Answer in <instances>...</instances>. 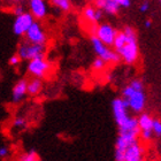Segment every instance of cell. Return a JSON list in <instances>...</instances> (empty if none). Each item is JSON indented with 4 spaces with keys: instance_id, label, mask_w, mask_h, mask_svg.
Masks as SVG:
<instances>
[{
    "instance_id": "cell-10",
    "label": "cell",
    "mask_w": 161,
    "mask_h": 161,
    "mask_svg": "<svg viewBox=\"0 0 161 161\" xmlns=\"http://www.w3.org/2000/svg\"><path fill=\"white\" fill-rule=\"evenodd\" d=\"M28 7L36 20H43L48 13L46 0H28Z\"/></svg>"
},
{
    "instance_id": "cell-21",
    "label": "cell",
    "mask_w": 161,
    "mask_h": 161,
    "mask_svg": "<svg viewBox=\"0 0 161 161\" xmlns=\"http://www.w3.org/2000/svg\"><path fill=\"white\" fill-rule=\"evenodd\" d=\"M20 160L21 161H37V160H39V159H38L37 153H36L34 150H31V151L25 152V153H23V154L21 155Z\"/></svg>"
},
{
    "instance_id": "cell-8",
    "label": "cell",
    "mask_w": 161,
    "mask_h": 161,
    "mask_svg": "<svg viewBox=\"0 0 161 161\" xmlns=\"http://www.w3.org/2000/svg\"><path fill=\"white\" fill-rule=\"evenodd\" d=\"M25 39L35 44H46L47 42V36L44 31L42 24L37 21H35L32 25L29 28V30L24 35Z\"/></svg>"
},
{
    "instance_id": "cell-12",
    "label": "cell",
    "mask_w": 161,
    "mask_h": 161,
    "mask_svg": "<svg viewBox=\"0 0 161 161\" xmlns=\"http://www.w3.org/2000/svg\"><path fill=\"white\" fill-rule=\"evenodd\" d=\"M28 94V80L22 78V80H17L12 91V101L14 104H19L22 101Z\"/></svg>"
},
{
    "instance_id": "cell-15",
    "label": "cell",
    "mask_w": 161,
    "mask_h": 161,
    "mask_svg": "<svg viewBox=\"0 0 161 161\" xmlns=\"http://www.w3.org/2000/svg\"><path fill=\"white\" fill-rule=\"evenodd\" d=\"M42 87H43V83H42L40 78L34 77L32 80H28V94L31 97L39 94L40 91H42Z\"/></svg>"
},
{
    "instance_id": "cell-6",
    "label": "cell",
    "mask_w": 161,
    "mask_h": 161,
    "mask_svg": "<svg viewBox=\"0 0 161 161\" xmlns=\"http://www.w3.org/2000/svg\"><path fill=\"white\" fill-rule=\"evenodd\" d=\"M34 15L30 12H24V13L16 15L13 23V31L16 36H24L25 32L29 30V28L35 22Z\"/></svg>"
},
{
    "instance_id": "cell-24",
    "label": "cell",
    "mask_w": 161,
    "mask_h": 161,
    "mask_svg": "<svg viewBox=\"0 0 161 161\" xmlns=\"http://www.w3.org/2000/svg\"><path fill=\"white\" fill-rule=\"evenodd\" d=\"M24 12H25V8H24V6L22 3H15V6L13 7V13L15 14V16L24 13Z\"/></svg>"
},
{
    "instance_id": "cell-5",
    "label": "cell",
    "mask_w": 161,
    "mask_h": 161,
    "mask_svg": "<svg viewBox=\"0 0 161 161\" xmlns=\"http://www.w3.org/2000/svg\"><path fill=\"white\" fill-rule=\"evenodd\" d=\"M27 69L31 76L42 80L50 75V73L52 71V64L50 61L45 59V57L37 58V59H32L29 61Z\"/></svg>"
},
{
    "instance_id": "cell-1",
    "label": "cell",
    "mask_w": 161,
    "mask_h": 161,
    "mask_svg": "<svg viewBox=\"0 0 161 161\" xmlns=\"http://www.w3.org/2000/svg\"><path fill=\"white\" fill-rule=\"evenodd\" d=\"M124 34H125V44L121 47L118 51V53L120 54L121 59L128 64H135L138 59L139 55V48H138V43H137V35L135 32V30L131 27H125L124 28Z\"/></svg>"
},
{
    "instance_id": "cell-2",
    "label": "cell",
    "mask_w": 161,
    "mask_h": 161,
    "mask_svg": "<svg viewBox=\"0 0 161 161\" xmlns=\"http://www.w3.org/2000/svg\"><path fill=\"white\" fill-rule=\"evenodd\" d=\"M16 53L20 55L22 60L30 61L32 59L45 57L46 46H45V44H35L25 39L24 42L20 43Z\"/></svg>"
},
{
    "instance_id": "cell-3",
    "label": "cell",
    "mask_w": 161,
    "mask_h": 161,
    "mask_svg": "<svg viewBox=\"0 0 161 161\" xmlns=\"http://www.w3.org/2000/svg\"><path fill=\"white\" fill-rule=\"evenodd\" d=\"M123 98L127 100L129 108L136 113H139L144 109L145 106V94L143 90H137L129 84L123 91H122Z\"/></svg>"
},
{
    "instance_id": "cell-19",
    "label": "cell",
    "mask_w": 161,
    "mask_h": 161,
    "mask_svg": "<svg viewBox=\"0 0 161 161\" xmlns=\"http://www.w3.org/2000/svg\"><path fill=\"white\" fill-rule=\"evenodd\" d=\"M13 127L17 130H24L28 127V120L24 116H16L13 120Z\"/></svg>"
},
{
    "instance_id": "cell-25",
    "label": "cell",
    "mask_w": 161,
    "mask_h": 161,
    "mask_svg": "<svg viewBox=\"0 0 161 161\" xmlns=\"http://www.w3.org/2000/svg\"><path fill=\"white\" fill-rule=\"evenodd\" d=\"M152 132H153V131H141V137H142V139H143L144 142L151 141Z\"/></svg>"
},
{
    "instance_id": "cell-11",
    "label": "cell",
    "mask_w": 161,
    "mask_h": 161,
    "mask_svg": "<svg viewBox=\"0 0 161 161\" xmlns=\"http://www.w3.org/2000/svg\"><path fill=\"white\" fill-rule=\"evenodd\" d=\"M82 16L83 20L89 23V25L97 24L103 19V10L97 6H86L82 12Z\"/></svg>"
},
{
    "instance_id": "cell-29",
    "label": "cell",
    "mask_w": 161,
    "mask_h": 161,
    "mask_svg": "<svg viewBox=\"0 0 161 161\" xmlns=\"http://www.w3.org/2000/svg\"><path fill=\"white\" fill-rule=\"evenodd\" d=\"M151 25H152V22H151V21H150V20H146V21H145V27H146V28H150Z\"/></svg>"
},
{
    "instance_id": "cell-17",
    "label": "cell",
    "mask_w": 161,
    "mask_h": 161,
    "mask_svg": "<svg viewBox=\"0 0 161 161\" xmlns=\"http://www.w3.org/2000/svg\"><path fill=\"white\" fill-rule=\"evenodd\" d=\"M51 5L61 12H69L71 9V0H51Z\"/></svg>"
},
{
    "instance_id": "cell-18",
    "label": "cell",
    "mask_w": 161,
    "mask_h": 161,
    "mask_svg": "<svg viewBox=\"0 0 161 161\" xmlns=\"http://www.w3.org/2000/svg\"><path fill=\"white\" fill-rule=\"evenodd\" d=\"M125 40H127V37H125V34H124V31L118 32L116 37H115L114 44H113V46H114V48H115V51H116V52H118L121 47H122L124 44H125Z\"/></svg>"
},
{
    "instance_id": "cell-16",
    "label": "cell",
    "mask_w": 161,
    "mask_h": 161,
    "mask_svg": "<svg viewBox=\"0 0 161 161\" xmlns=\"http://www.w3.org/2000/svg\"><path fill=\"white\" fill-rule=\"evenodd\" d=\"M153 119L148 114H142L138 119V124L141 128V131H153L152 127H153Z\"/></svg>"
},
{
    "instance_id": "cell-27",
    "label": "cell",
    "mask_w": 161,
    "mask_h": 161,
    "mask_svg": "<svg viewBox=\"0 0 161 161\" xmlns=\"http://www.w3.org/2000/svg\"><path fill=\"white\" fill-rule=\"evenodd\" d=\"M115 3H118L120 7H123V8H128L130 6V0H114Z\"/></svg>"
},
{
    "instance_id": "cell-4",
    "label": "cell",
    "mask_w": 161,
    "mask_h": 161,
    "mask_svg": "<svg viewBox=\"0 0 161 161\" xmlns=\"http://www.w3.org/2000/svg\"><path fill=\"white\" fill-rule=\"evenodd\" d=\"M91 44L93 46L96 54H97L98 57H100L101 59H104L105 61H107L108 64H118L119 61L122 60L120 54L116 51H112L108 47V45L103 43L96 35L91 36Z\"/></svg>"
},
{
    "instance_id": "cell-9",
    "label": "cell",
    "mask_w": 161,
    "mask_h": 161,
    "mask_svg": "<svg viewBox=\"0 0 161 161\" xmlns=\"http://www.w3.org/2000/svg\"><path fill=\"white\" fill-rule=\"evenodd\" d=\"M116 35H118V31L115 30L114 28L108 23H104V24L98 25L97 31H96V36H97L103 43L108 45V46H113Z\"/></svg>"
},
{
    "instance_id": "cell-28",
    "label": "cell",
    "mask_w": 161,
    "mask_h": 161,
    "mask_svg": "<svg viewBox=\"0 0 161 161\" xmlns=\"http://www.w3.org/2000/svg\"><path fill=\"white\" fill-rule=\"evenodd\" d=\"M148 8H150V3H148L147 1H144V3L141 5V7H139L141 12H147Z\"/></svg>"
},
{
    "instance_id": "cell-14",
    "label": "cell",
    "mask_w": 161,
    "mask_h": 161,
    "mask_svg": "<svg viewBox=\"0 0 161 161\" xmlns=\"http://www.w3.org/2000/svg\"><path fill=\"white\" fill-rule=\"evenodd\" d=\"M94 5H96L98 8H100L103 12H105V13H107V14H111V15L118 14L121 8L114 0H94Z\"/></svg>"
},
{
    "instance_id": "cell-30",
    "label": "cell",
    "mask_w": 161,
    "mask_h": 161,
    "mask_svg": "<svg viewBox=\"0 0 161 161\" xmlns=\"http://www.w3.org/2000/svg\"><path fill=\"white\" fill-rule=\"evenodd\" d=\"M10 1H13L14 3H22L24 0H10Z\"/></svg>"
},
{
    "instance_id": "cell-22",
    "label": "cell",
    "mask_w": 161,
    "mask_h": 161,
    "mask_svg": "<svg viewBox=\"0 0 161 161\" xmlns=\"http://www.w3.org/2000/svg\"><path fill=\"white\" fill-rule=\"evenodd\" d=\"M21 60H22V59L20 58V55H19V54H17V53L13 54V55L9 58L8 64H9L10 66H19V64H20V62H21Z\"/></svg>"
},
{
    "instance_id": "cell-31",
    "label": "cell",
    "mask_w": 161,
    "mask_h": 161,
    "mask_svg": "<svg viewBox=\"0 0 161 161\" xmlns=\"http://www.w3.org/2000/svg\"><path fill=\"white\" fill-rule=\"evenodd\" d=\"M91 1H94V0H91Z\"/></svg>"
},
{
    "instance_id": "cell-20",
    "label": "cell",
    "mask_w": 161,
    "mask_h": 161,
    "mask_svg": "<svg viewBox=\"0 0 161 161\" xmlns=\"http://www.w3.org/2000/svg\"><path fill=\"white\" fill-rule=\"evenodd\" d=\"M107 64H108L107 61H105L104 59H101L100 57H98L97 59H94L93 62H92V69H93L94 71H103V70H105Z\"/></svg>"
},
{
    "instance_id": "cell-23",
    "label": "cell",
    "mask_w": 161,
    "mask_h": 161,
    "mask_svg": "<svg viewBox=\"0 0 161 161\" xmlns=\"http://www.w3.org/2000/svg\"><path fill=\"white\" fill-rule=\"evenodd\" d=\"M152 130L157 136H160L161 135V121L160 120H154L153 121V127H152Z\"/></svg>"
},
{
    "instance_id": "cell-26",
    "label": "cell",
    "mask_w": 161,
    "mask_h": 161,
    "mask_svg": "<svg viewBox=\"0 0 161 161\" xmlns=\"http://www.w3.org/2000/svg\"><path fill=\"white\" fill-rule=\"evenodd\" d=\"M8 155H9V148L7 147V146H1L0 147V158L6 159Z\"/></svg>"
},
{
    "instance_id": "cell-32",
    "label": "cell",
    "mask_w": 161,
    "mask_h": 161,
    "mask_svg": "<svg viewBox=\"0 0 161 161\" xmlns=\"http://www.w3.org/2000/svg\"><path fill=\"white\" fill-rule=\"evenodd\" d=\"M160 1H161V0H160Z\"/></svg>"
},
{
    "instance_id": "cell-7",
    "label": "cell",
    "mask_w": 161,
    "mask_h": 161,
    "mask_svg": "<svg viewBox=\"0 0 161 161\" xmlns=\"http://www.w3.org/2000/svg\"><path fill=\"white\" fill-rule=\"evenodd\" d=\"M112 108H113V115H114L115 122L118 125L122 124L125 120H128V105L127 100L124 98H116L112 103Z\"/></svg>"
},
{
    "instance_id": "cell-13",
    "label": "cell",
    "mask_w": 161,
    "mask_h": 161,
    "mask_svg": "<svg viewBox=\"0 0 161 161\" xmlns=\"http://www.w3.org/2000/svg\"><path fill=\"white\" fill-rule=\"evenodd\" d=\"M143 152H144L143 146L136 141L125 150V152H124V154H123V161L143 160Z\"/></svg>"
}]
</instances>
